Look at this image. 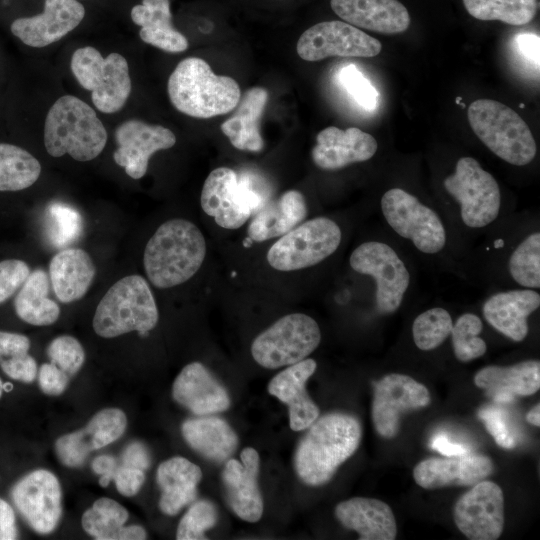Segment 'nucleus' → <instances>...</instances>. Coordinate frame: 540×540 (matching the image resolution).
Instances as JSON below:
<instances>
[{
	"label": "nucleus",
	"instance_id": "obj_45",
	"mask_svg": "<svg viewBox=\"0 0 540 540\" xmlns=\"http://www.w3.org/2000/svg\"><path fill=\"white\" fill-rule=\"evenodd\" d=\"M47 355L51 363L68 376L77 373L85 361V352L81 343L69 335L53 339L47 348Z\"/></svg>",
	"mask_w": 540,
	"mask_h": 540
},
{
	"label": "nucleus",
	"instance_id": "obj_35",
	"mask_svg": "<svg viewBox=\"0 0 540 540\" xmlns=\"http://www.w3.org/2000/svg\"><path fill=\"white\" fill-rule=\"evenodd\" d=\"M186 442L203 457L226 461L236 450L238 437L229 424L219 417L189 419L182 424Z\"/></svg>",
	"mask_w": 540,
	"mask_h": 540
},
{
	"label": "nucleus",
	"instance_id": "obj_26",
	"mask_svg": "<svg viewBox=\"0 0 540 540\" xmlns=\"http://www.w3.org/2000/svg\"><path fill=\"white\" fill-rule=\"evenodd\" d=\"M172 396L196 415L222 412L230 405L225 388L199 362H192L181 370L173 383Z\"/></svg>",
	"mask_w": 540,
	"mask_h": 540
},
{
	"label": "nucleus",
	"instance_id": "obj_15",
	"mask_svg": "<svg viewBox=\"0 0 540 540\" xmlns=\"http://www.w3.org/2000/svg\"><path fill=\"white\" fill-rule=\"evenodd\" d=\"M373 387V424L377 433L388 439L398 434L404 413L424 408L431 401L427 387L404 374H388Z\"/></svg>",
	"mask_w": 540,
	"mask_h": 540
},
{
	"label": "nucleus",
	"instance_id": "obj_60",
	"mask_svg": "<svg viewBox=\"0 0 540 540\" xmlns=\"http://www.w3.org/2000/svg\"><path fill=\"white\" fill-rule=\"evenodd\" d=\"M3 390H4V389H3V383H2V381H1V379H0V398H1V396H2Z\"/></svg>",
	"mask_w": 540,
	"mask_h": 540
},
{
	"label": "nucleus",
	"instance_id": "obj_23",
	"mask_svg": "<svg viewBox=\"0 0 540 540\" xmlns=\"http://www.w3.org/2000/svg\"><path fill=\"white\" fill-rule=\"evenodd\" d=\"M377 147L376 139L359 128L342 130L329 126L317 134L311 156L320 169L338 170L371 159Z\"/></svg>",
	"mask_w": 540,
	"mask_h": 540
},
{
	"label": "nucleus",
	"instance_id": "obj_3",
	"mask_svg": "<svg viewBox=\"0 0 540 540\" xmlns=\"http://www.w3.org/2000/svg\"><path fill=\"white\" fill-rule=\"evenodd\" d=\"M168 95L181 113L207 119L236 108L241 98L239 84L229 76L216 75L197 57L178 63L168 79Z\"/></svg>",
	"mask_w": 540,
	"mask_h": 540
},
{
	"label": "nucleus",
	"instance_id": "obj_8",
	"mask_svg": "<svg viewBox=\"0 0 540 540\" xmlns=\"http://www.w3.org/2000/svg\"><path fill=\"white\" fill-rule=\"evenodd\" d=\"M320 341L318 323L306 314L292 313L260 333L252 342L251 354L260 366L276 369L305 359Z\"/></svg>",
	"mask_w": 540,
	"mask_h": 540
},
{
	"label": "nucleus",
	"instance_id": "obj_28",
	"mask_svg": "<svg viewBox=\"0 0 540 540\" xmlns=\"http://www.w3.org/2000/svg\"><path fill=\"white\" fill-rule=\"evenodd\" d=\"M477 387L496 402H511L516 396H528L540 388L539 360H525L510 366L490 365L474 376Z\"/></svg>",
	"mask_w": 540,
	"mask_h": 540
},
{
	"label": "nucleus",
	"instance_id": "obj_48",
	"mask_svg": "<svg viewBox=\"0 0 540 540\" xmlns=\"http://www.w3.org/2000/svg\"><path fill=\"white\" fill-rule=\"evenodd\" d=\"M30 274L26 262L19 259L0 261V304L21 288Z\"/></svg>",
	"mask_w": 540,
	"mask_h": 540
},
{
	"label": "nucleus",
	"instance_id": "obj_20",
	"mask_svg": "<svg viewBox=\"0 0 540 540\" xmlns=\"http://www.w3.org/2000/svg\"><path fill=\"white\" fill-rule=\"evenodd\" d=\"M127 426L125 413L118 408L99 411L81 430L60 437L55 444L59 460L68 467H78L89 453L114 442Z\"/></svg>",
	"mask_w": 540,
	"mask_h": 540
},
{
	"label": "nucleus",
	"instance_id": "obj_17",
	"mask_svg": "<svg viewBox=\"0 0 540 540\" xmlns=\"http://www.w3.org/2000/svg\"><path fill=\"white\" fill-rule=\"evenodd\" d=\"M13 502L27 523L40 534L51 533L61 517V488L50 471H32L11 492Z\"/></svg>",
	"mask_w": 540,
	"mask_h": 540
},
{
	"label": "nucleus",
	"instance_id": "obj_56",
	"mask_svg": "<svg viewBox=\"0 0 540 540\" xmlns=\"http://www.w3.org/2000/svg\"><path fill=\"white\" fill-rule=\"evenodd\" d=\"M430 447L445 456H456L471 452L467 446L453 442L447 435L442 433H438L431 438Z\"/></svg>",
	"mask_w": 540,
	"mask_h": 540
},
{
	"label": "nucleus",
	"instance_id": "obj_50",
	"mask_svg": "<svg viewBox=\"0 0 540 540\" xmlns=\"http://www.w3.org/2000/svg\"><path fill=\"white\" fill-rule=\"evenodd\" d=\"M30 340L19 333L0 331L1 368L28 354Z\"/></svg>",
	"mask_w": 540,
	"mask_h": 540
},
{
	"label": "nucleus",
	"instance_id": "obj_24",
	"mask_svg": "<svg viewBox=\"0 0 540 540\" xmlns=\"http://www.w3.org/2000/svg\"><path fill=\"white\" fill-rule=\"evenodd\" d=\"M316 368L315 360L305 358L289 365L268 384V392L288 405L290 428L293 431L307 429L319 417V408L305 388Z\"/></svg>",
	"mask_w": 540,
	"mask_h": 540
},
{
	"label": "nucleus",
	"instance_id": "obj_57",
	"mask_svg": "<svg viewBox=\"0 0 540 540\" xmlns=\"http://www.w3.org/2000/svg\"><path fill=\"white\" fill-rule=\"evenodd\" d=\"M91 467L96 474L101 475L99 484L103 487H107L110 481L113 480L118 468L115 458L108 455L96 457L93 460Z\"/></svg>",
	"mask_w": 540,
	"mask_h": 540
},
{
	"label": "nucleus",
	"instance_id": "obj_43",
	"mask_svg": "<svg viewBox=\"0 0 540 540\" xmlns=\"http://www.w3.org/2000/svg\"><path fill=\"white\" fill-rule=\"evenodd\" d=\"M48 234L56 247L74 242L82 232V218L77 210L63 203H53L47 208Z\"/></svg>",
	"mask_w": 540,
	"mask_h": 540
},
{
	"label": "nucleus",
	"instance_id": "obj_14",
	"mask_svg": "<svg viewBox=\"0 0 540 540\" xmlns=\"http://www.w3.org/2000/svg\"><path fill=\"white\" fill-rule=\"evenodd\" d=\"M382 49L376 38L344 21H323L305 30L296 51L305 61H319L331 56L375 57Z\"/></svg>",
	"mask_w": 540,
	"mask_h": 540
},
{
	"label": "nucleus",
	"instance_id": "obj_22",
	"mask_svg": "<svg viewBox=\"0 0 540 540\" xmlns=\"http://www.w3.org/2000/svg\"><path fill=\"white\" fill-rule=\"evenodd\" d=\"M492 471L493 463L488 456L468 452L424 459L414 467L413 477L422 488L437 489L451 485L473 486Z\"/></svg>",
	"mask_w": 540,
	"mask_h": 540
},
{
	"label": "nucleus",
	"instance_id": "obj_4",
	"mask_svg": "<svg viewBox=\"0 0 540 540\" xmlns=\"http://www.w3.org/2000/svg\"><path fill=\"white\" fill-rule=\"evenodd\" d=\"M107 132L95 111L83 100L64 95L50 107L44 123V145L52 157L69 154L81 162L104 149Z\"/></svg>",
	"mask_w": 540,
	"mask_h": 540
},
{
	"label": "nucleus",
	"instance_id": "obj_25",
	"mask_svg": "<svg viewBox=\"0 0 540 540\" xmlns=\"http://www.w3.org/2000/svg\"><path fill=\"white\" fill-rule=\"evenodd\" d=\"M539 306L540 294L534 289L522 288L490 295L482 311L494 329L515 342H521L529 331L528 317Z\"/></svg>",
	"mask_w": 540,
	"mask_h": 540
},
{
	"label": "nucleus",
	"instance_id": "obj_36",
	"mask_svg": "<svg viewBox=\"0 0 540 540\" xmlns=\"http://www.w3.org/2000/svg\"><path fill=\"white\" fill-rule=\"evenodd\" d=\"M128 511L110 498H100L82 515L83 529L98 540H142L146 531L138 525L124 526Z\"/></svg>",
	"mask_w": 540,
	"mask_h": 540
},
{
	"label": "nucleus",
	"instance_id": "obj_31",
	"mask_svg": "<svg viewBox=\"0 0 540 540\" xmlns=\"http://www.w3.org/2000/svg\"><path fill=\"white\" fill-rule=\"evenodd\" d=\"M307 215L303 194L289 190L275 201H268L254 214L247 230L253 242L280 237L295 228Z\"/></svg>",
	"mask_w": 540,
	"mask_h": 540
},
{
	"label": "nucleus",
	"instance_id": "obj_54",
	"mask_svg": "<svg viewBox=\"0 0 540 540\" xmlns=\"http://www.w3.org/2000/svg\"><path fill=\"white\" fill-rule=\"evenodd\" d=\"M124 466L145 471L149 468L151 458L148 449L140 442L129 444L122 454Z\"/></svg>",
	"mask_w": 540,
	"mask_h": 540
},
{
	"label": "nucleus",
	"instance_id": "obj_19",
	"mask_svg": "<svg viewBox=\"0 0 540 540\" xmlns=\"http://www.w3.org/2000/svg\"><path fill=\"white\" fill-rule=\"evenodd\" d=\"M84 16L85 8L78 0H45L42 13L15 19L10 30L25 45L42 48L75 29Z\"/></svg>",
	"mask_w": 540,
	"mask_h": 540
},
{
	"label": "nucleus",
	"instance_id": "obj_52",
	"mask_svg": "<svg viewBox=\"0 0 540 540\" xmlns=\"http://www.w3.org/2000/svg\"><path fill=\"white\" fill-rule=\"evenodd\" d=\"M118 492L130 497L139 492L144 481V471L128 466L118 467L113 478Z\"/></svg>",
	"mask_w": 540,
	"mask_h": 540
},
{
	"label": "nucleus",
	"instance_id": "obj_39",
	"mask_svg": "<svg viewBox=\"0 0 540 540\" xmlns=\"http://www.w3.org/2000/svg\"><path fill=\"white\" fill-rule=\"evenodd\" d=\"M467 12L483 21L499 20L520 26L529 23L536 15V0H463Z\"/></svg>",
	"mask_w": 540,
	"mask_h": 540
},
{
	"label": "nucleus",
	"instance_id": "obj_30",
	"mask_svg": "<svg viewBox=\"0 0 540 540\" xmlns=\"http://www.w3.org/2000/svg\"><path fill=\"white\" fill-rule=\"evenodd\" d=\"M49 273L56 297L63 303H71L86 294L93 282L96 268L86 251L67 248L53 256Z\"/></svg>",
	"mask_w": 540,
	"mask_h": 540
},
{
	"label": "nucleus",
	"instance_id": "obj_21",
	"mask_svg": "<svg viewBox=\"0 0 540 540\" xmlns=\"http://www.w3.org/2000/svg\"><path fill=\"white\" fill-rule=\"evenodd\" d=\"M241 462H226L222 481L225 497L233 512L247 522H257L263 514V499L258 487L259 455L247 447L240 454Z\"/></svg>",
	"mask_w": 540,
	"mask_h": 540
},
{
	"label": "nucleus",
	"instance_id": "obj_42",
	"mask_svg": "<svg viewBox=\"0 0 540 540\" xmlns=\"http://www.w3.org/2000/svg\"><path fill=\"white\" fill-rule=\"evenodd\" d=\"M482 321L474 313L466 312L459 316L451 330L455 357L461 362H469L483 356L487 351L486 342L479 337Z\"/></svg>",
	"mask_w": 540,
	"mask_h": 540
},
{
	"label": "nucleus",
	"instance_id": "obj_40",
	"mask_svg": "<svg viewBox=\"0 0 540 540\" xmlns=\"http://www.w3.org/2000/svg\"><path fill=\"white\" fill-rule=\"evenodd\" d=\"M511 278L523 288H540V232L526 236L512 251L508 260Z\"/></svg>",
	"mask_w": 540,
	"mask_h": 540
},
{
	"label": "nucleus",
	"instance_id": "obj_33",
	"mask_svg": "<svg viewBox=\"0 0 540 540\" xmlns=\"http://www.w3.org/2000/svg\"><path fill=\"white\" fill-rule=\"evenodd\" d=\"M132 21L141 27L139 36L147 44L169 53L183 52L188 40L172 25L169 0H142L132 7Z\"/></svg>",
	"mask_w": 540,
	"mask_h": 540
},
{
	"label": "nucleus",
	"instance_id": "obj_61",
	"mask_svg": "<svg viewBox=\"0 0 540 540\" xmlns=\"http://www.w3.org/2000/svg\"><path fill=\"white\" fill-rule=\"evenodd\" d=\"M461 99H462L461 97H457L456 100H455V102H456L457 104H459L460 101H461Z\"/></svg>",
	"mask_w": 540,
	"mask_h": 540
},
{
	"label": "nucleus",
	"instance_id": "obj_13",
	"mask_svg": "<svg viewBox=\"0 0 540 540\" xmlns=\"http://www.w3.org/2000/svg\"><path fill=\"white\" fill-rule=\"evenodd\" d=\"M200 203L203 211L224 229L240 228L262 207V200L241 175L219 167L206 178Z\"/></svg>",
	"mask_w": 540,
	"mask_h": 540
},
{
	"label": "nucleus",
	"instance_id": "obj_53",
	"mask_svg": "<svg viewBox=\"0 0 540 540\" xmlns=\"http://www.w3.org/2000/svg\"><path fill=\"white\" fill-rule=\"evenodd\" d=\"M3 372L14 380L31 383L36 378L37 363L29 354L2 367Z\"/></svg>",
	"mask_w": 540,
	"mask_h": 540
},
{
	"label": "nucleus",
	"instance_id": "obj_10",
	"mask_svg": "<svg viewBox=\"0 0 540 540\" xmlns=\"http://www.w3.org/2000/svg\"><path fill=\"white\" fill-rule=\"evenodd\" d=\"M444 187L459 204L461 220L468 228H484L498 217L499 185L473 157H461L457 161L455 171L445 178Z\"/></svg>",
	"mask_w": 540,
	"mask_h": 540
},
{
	"label": "nucleus",
	"instance_id": "obj_16",
	"mask_svg": "<svg viewBox=\"0 0 540 540\" xmlns=\"http://www.w3.org/2000/svg\"><path fill=\"white\" fill-rule=\"evenodd\" d=\"M454 522L470 540H495L504 528V495L499 485L481 480L454 506Z\"/></svg>",
	"mask_w": 540,
	"mask_h": 540
},
{
	"label": "nucleus",
	"instance_id": "obj_7",
	"mask_svg": "<svg viewBox=\"0 0 540 540\" xmlns=\"http://www.w3.org/2000/svg\"><path fill=\"white\" fill-rule=\"evenodd\" d=\"M70 68L78 83L91 92L99 111L111 114L124 107L132 85L127 60L121 54L113 52L104 58L94 47H81L73 53Z\"/></svg>",
	"mask_w": 540,
	"mask_h": 540
},
{
	"label": "nucleus",
	"instance_id": "obj_37",
	"mask_svg": "<svg viewBox=\"0 0 540 540\" xmlns=\"http://www.w3.org/2000/svg\"><path fill=\"white\" fill-rule=\"evenodd\" d=\"M49 278L37 269L29 274L14 300L18 317L34 326H48L57 321L60 308L48 297Z\"/></svg>",
	"mask_w": 540,
	"mask_h": 540
},
{
	"label": "nucleus",
	"instance_id": "obj_51",
	"mask_svg": "<svg viewBox=\"0 0 540 540\" xmlns=\"http://www.w3.org/2000/svg\"><path fill=\"white\" fill-rule=\"evenodd\" d=\"M39 385L48 395H59L68 385V375L53 363H45L39 370Z\"/></svg>",
	"mask_w": 540,
	"mask_h": 540
},
{
	"label": "nucleus",
	"instance_id": "obj_47",
	"mask_svg": "<svg viewBox=\"0 0 540 540\" xmlns=\"http://www.w3.org/2000/svg\"><path fill=\"white\" fill-rule=\"evenodd\" d=\"M479 418L484 422L487 431L495 442L504 449H512L516 439L511 432L505 411L496 406H486L479 410Z\"/></svg>",
	"mask_w": 540,
	"mask_h": 540
},
{
	"label": "nucleus",
	"instance_id": "obj_62",
	"mask_svg": "<svg viewBox=\"0 0 540 540\" xmlns=\"http://www.w3.org/2000/svg\"><path fill=\"white\" fill-rule=\"evenodd\" d=\"M463 108H465V103H459Z\"/></svg>",
	"mask_w": 540,
	"mask_h": 540
},
{
	"label": "nucleus",
	"instance_id": "obj_49",
	"mask_svg": "<svg viewBox=\"0 0 540 540\" xmlns=\"http://www.w3.org/2000/svg\"><path fill=\"white\" fill-rule=\"evenodd\" d=\"M511 47L520 64L538 78L539 36L534 33H519L512 39Z\"/></svg>",
	"mask_w": 540,
	"mask_h": 540
},
{
	"label": "nucleus",
	"instance_id": "obj_46",
	"mask_svg": "<svg viewBox=\"0 0 540 540\" xmlns=\"http://www.w3.org/2000/svg\"><path fill=\"white\" fill-rule=\"evenodd\" d=\"M339 80L354 101L367 111H373L378 106L379 95L372 83L358 70L349 64L339 73Z\"/></svg>",
	"mask_w": 540,
	"mask_h": 540
},
{
	"label": "nucleus",
	"instance_id": "obj_41",
	"mask_svg": "<svg viewBox=\"0 0 540 540\" xmlns=\"http://www.w3.org/2000/svg\"><path fill=\"white\" fill-rule=\"evenodd\" d=\"M453 320L450 313L442 307L430 308L420 313L412 325L415 345L423 351L439 347L450 335Z\"/></svg>",
	"mask_w": 540,
	"mask_h": 540
},
{
	"label": "nucleus",
	"instance_id": "obj_1",
	"mask_svg": "<svg viewBox=\"0 0 540 540\" xmlns=\"http://www.w3.org/2000/svg\"><path fill=\"white\" fill-rule=\"evenodd\" d=\"M308 428L297 446L294 466L305 484L320 486L357 450L361 425L352 415L333 412L318 417Z\"/></svg>",
	"mask_w": 540,
	"mask_h": 540
},
{
	"label": "nucleus",
	"instance_id": "obj_6",
	"mask_svg": "<svg viewBox=\"0 0 540 540\" xmlns=\"http://www.w3.org/2000/svg\"><path fill=\"white\" fill-rule=\"evenodd\" d=\"M470 126L496 156L515 166L529 164L537 147L526 122L510 107L492 99H478L468 108Z\"/></svg>",
	"mask_w": 540,
	"mask_h": 540
},
{
	"label": "nucleus",
	"instance_id": "obj_38",
	"mask_svg": "<svg viewBox=\"0 0 540 540\" xmlns=\"http://www.w3.org/2000/svg\"><path fill=\"white\" fill-rule=\"evenodd\" d=\"M41 174L40 162L27 150L0 142V192H15L32 186Z\"/></svg>",
	"mask_w": 540,
	"mask_h": 540
},
{
	"label": "nucleus",
	"instance_id": "obj_29",
	"mask_svg": "<svg viewBox=\"0 0 540 540\" xmlns=\"http://www.w3.org/2000/svg\"><path fill=\"white\" fill-rule=\"evenodd\" d=\"M340 523L359 534L361 540H394L396 519L390 506L378 499L354 497L335 508Z\"/></svg>",
	"mask_w": 540,
	"mask_h": 540
},
{
	"label": "nucleus",
	"instance_id": "obj_2",
	"mask_svg": "<svg viewBox=\"0 0 540 540\" xmlns=\"http://www.w3.org/2000/svg\"><path fill=\"white\" fill-rule=\"evenodd\" d=\"M205 256L206 241L200 229L177 218L161 224L148 240L143 264L152 285L165 289L192 278Z\"/></svg>",
	"mask_w": 540,
	"mask_h": 540
},
{
	"label": "nucleus",
	"instance_id": "obj_55",
	"mask_svg": "<svg viewBox=\"0 0 540 540\" xmlns=\"http://www.w3.org/2000/svg\"><path fill=\"white\" fill-rule=\"evenodd\" d=\"M17 538L15 514L12 507L0 498V540Z\"/></svg>",
	"mask_w": 540,
	"mask_h": 540
},
{
	"label": "nucleus",
	"instance_id": "obj_58",
	"mask_svg": "<svg viewBox=\"0 0 540 540\" xmlns=\"http://www.w3.org/2000/svg\"><path fill=\"white\" fill-rule=\"evenodd\" d=\"M527 421L534 425L539 427L540 426V405L539 403L536 404L528 413L526 416Z\"/></svg>",
	"mask_w": 540,
	"mask_h": 540
},
{
	"label": "nucleus",
	"instance_id": "obj_27",
	"mask_svg": "<svg viewBox=\"0 0 540 540\" xmlns=\"http://www.w3.org/2000/svg\"><path fill=\"white\" fill-rule=\"evenodd\" d=\"M330 5L344 22L357 28L396 34L410 25L409 12L398 0H331Z\"/></svg>",
	"mask_w": 540,
	"mask_h": 540
},
{
	"label": "nucleus",
	"instance_id": "obj_59",
	"mask_svg": "<svg viewBox=\"0 0 540 540\" xmlns=\"http://www.w3.org/2000/svg\"><path fill=\"white\" fill-rule=\"evenodd\" d=\"M253 243V240L249 237H247L244 241H243V245L244 247H250L251 244Z\"/></svg>",
	"mask_w": 540,
	"mask_h": 540
},
{
	"label": "nucleus",
	"instance_id": "obj_34",
	"mask_svg": "<svg viewBox=\"0 0 540 540\" xmlns=\"http://www.w3.org/2000/svg\"><path fill=\"white\" fill-rule=\"evenodd\" d=\"M267 100L266 89L250 88L240 98L232 117L221 124L223 134L235 148L251 152L262 150L264 143L259 126Z\"/></svg>",
	"mask_w": 540,
	"mask_h": 540
},
{
	"label": "nucleus",
	"instance_id": "obj_12",
	"mask_svg": "<svg viewBox=\"0 0 540 540\" xmlns=\"http://www.w3.org/2000/svg\"><path fill=\"white\" fill-rule=\"evenodd\" d=\"M349 264L357 273L374 279L379 313L388 315L400 308L409 288L410 273L393 247L381 241L364 242L352 251Z\"/></svg>",
	"mask_w": 540,
	"mask_h": 540
},
{
	"label": "nucleus",
	"instance_id": "obj_11",
	"mask_svg": "<svg viewBox=\"0 0 540 540\" xmlns=\"http://www.w3.org/2000/svg\"><path fill=\"white\" fill-rule=\"evenodd\" d=\"M387 224L400 237L410 240L424 254L441 252L447 233L440 216L416 196L402 188H391L381 198Z\"/></svg>",
	"mask_w": 540,
	"mask_h": 540
},
{
	"label": "nucleus",
	"instance_id": "obj_44",
	"mask_svg": "<svg viewBox=\"0 0 540 540\" xmlns=\"http://www.w3.org/2000/svg\"><path fill=\"white\" fill-rule=\"evenodd\" d=\"M217 519L216 507L211 502L206 500L198 501L189 508L180 520L176 539H206L205 532L216 525Z\"/></svg>",
	"mask_w": 540,
	"mask_h": 540
},
{
	"label": "nucleus",
	"instance_id": "obj_5",
	"mask_svg": "<svg viewBox=\"0 0 540 540\" xmlns=\"http://www.w3.org/2000/svg\"><path fill=\"white\" fill-rule=\"evenodd\" d=\"M159 313L152 291L140 275H129L114 283L97 305L92 325L103 338L131 331L144 335L158 323Z\"/></svg>",
	"mask_w": 540,
	"mask_h": 540
},
{
	"label": "nucleus",
	"instance_id": "obj_9",
	"mask_svg": "<svg viewBox=\"0 0 540 540\" xmlns=\"http://www.w3.org/2000/svg\"><path fill=\"white\" fill-rule=\"evenodd\" d=\"M342 231L327 217L308 220L282 235L268 250L269 265L279 271H295L314 266L339 247Z\"/></svg>",
	"mask_w": 540,
	"mask_h": 540
},
{
	"label": "nucleus",
	"instance_id": "obj_18",
	"mask_svg": "<svg viewBox=\"0 0 540 540\" xmlns=\"http://www.w3.org/2000/svg\"><path fill=\"white\" fill-rule=\"evenodd\" d=\"M115 139L118 148L113 154L114 161L133 179L146 174L149 159L155 152L169 149L176 143L170 129L137 119L121 123L115 130Z\"/></svg>",
	"mask_w": 540,
	"mask_h": 540
},
{
	"label": "nucleus",
	"instance_id": "obj_32",
	"mask_svg": "<svg viewBox=\"0 0 540 540\" xmlns=\"http://www.w3.org/2000/svg\"><path fill=\"white\" fill-rule=\"evenodd\" d=\"M156 477L161 489L159 507L172 516L195 500L202 471L188 459L176 456L159 465Z\"/></svg>",
	"mask_w": 540,
	"mask_h": 540
}]
</instances>
